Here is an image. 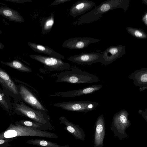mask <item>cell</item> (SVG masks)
<instances>
[{
    "label": "cell",
    "mask_w": 147,
    "mask_h": 147,
    "mask_svg": "<svg viewBox=\"0 0 147 147\" xmlns=\"http://www.w3.org/2000/svg\"><path fill=\"white\" fill-rule=\"evenodd\" d=\"M97 102L89 101H67L55 104L54 106L71 111L86 113L96 109Z\"/></svg>",
    "instance_id": "6"
},
{
    "label": "cell",
    "mask_w": 147,
    "mask_h": 147,
    "mask_svg": "<svg viewBox=\"0 0 147 147\" xmlns=\"http://www.w3.org/2000/svg\"><path fill=\"white\" fill-rule=\"evenodd\" d=\"M0 82L3 86L15 95L20 96L18 87L9 76L1 68L0 69Z\"/></svg>",
    "instance_id": "16"
},
{
    "label": "cell",
    "mask_w": 147,
    "mask_h": 147,
    "mask_svg": "<svg viewBox=\"0 0 147 147\" xmlns=\"http://www.w3.org/2000/svg\"><path fill=\"white\" fill-rule=\"evenodd\" d=\"M4 95L3 93L0 92V103L1 105L4 107L6 110H8L10 108L8 103L6 101V100L4 97Z\"/></svg>",
    "instance_id": "26"
},
{
    "label": "cell",
    "mask_w": 147,
    "mask_h": 147,
    "mask_svg": "<svg viewBox=\"0 0 147 147\" xmlns=\"http://www.w3.org/2000/svg\"><path fill=\"white\" fill-rule=\"evenodd\" d=\"M30 57L42 64L51 71H63L71 69L70 65L61 59L39 55H31Z\"/></svg>",
    "instance_id": "7"
},
{
    "label": "cell",
    "mask_w": 147,
    "mask_h": 147,
    "mask_svg": "<svg viewBox=\"0 0 147 147\" xmlns=\"http://www.w3.org/2000/svg\"><path fill=\"white\" fill-rule=\"evenodd\" d=\"M129 3V0H107L102 2L91 11L81 16L73 24L81 25L94 22L102 17V14L117 8H122L126 12Z\"/></svg>",
    "instance_id": "1"
},
{
    "label": "cell",
    "mask_w": 147,
    "mask_h": 147,
    "mask_svg": "<svg viewBox=\"0 0 147 147\" xmlns=\"http://www.w3.org/2000/svg\"><path fill=\"white\" fill-rule=\"evenodd\" d=\"M146 89H147V86L141 87L140 88L139 90L140 91H141Z\"/></svg>",
    "instance_id": "31"
},
{
    "label": "cell",
    "mask_w": 147,
    "mask_h": 147,
    "mask_svg": "<svg viewBox=\"0 0 147 147\" xmlns=\"http://www.w3.org/2000/svg\"><path fill=\"white\" fill-rule=\"evenodd\" d=\"M21 99L33 108L42 111H47L33 94L22 84L18 86Z\"/></svg>",
    "instance_id": "11"
},
{
    "label": "cell",
    "mask_w": 147,
    "mask_h": 147,
    "mask_svg": "<svg viewBox=\"0 0 147 147\" xmlns=\"http://www.w3.org/2000/svg\"><path fill=\"white\" fill-rule=\"evenodd\" d=\"M7 1L11 2H12L16 3H24L29 2H32L31 0H4Z\"/></svg>",
    "instance_id": "28"
},
{
    "label": "cell",
    "mask_w": 147,
    "mask_h": 147,
    "mask_svg": "<svg viewBox=\"0 0 147 147\" xmlns=\"http://www.w3.org/2000/svg\"><path fill=\"white\" fill-rule=\"evenodd\" d=\"M102 87V84H94L78 90L61 92L59 93V95L62 97H72L89 94L98 91Z\"/></svg>",
    "instance_id": "15"
},
{
    "label": "cell",
    "mask_w": 147,
    "mask_h": 147,
    "mask_svg": "<svg viewBox=\"0 0 147 147\" xmlns=\"http://www.w3.org/2000/svg\"><path fill=\"white\" fill-rule=\"evenodd\" d=\"M28 45L35 52L46 54L50 57L60 59L65 58L63 55L55 52L48 46L30 42L28 43Z\"/></svg>",
    "instance_id": "18"
},
{
    "label": "cell",
    "mask_w": 147,
    "mask_h": 147,
    "mask_svg": "<svg viewBox=\"0 0 147 147\" xmlns=\"http://www.w3.org/2000/svg\"><path fill=\"white\" fill-rule=\"evenodd\" d=\"M71 0H55L50 5H56L59 4L71 1Z\"/></svg>",
    "instance_id": "27"
},
{
    "label": "cell",
    "mask_w": 147,
    "mask_h": 147,
    "mask_svg": "<svg viewBox=\"0 0 147 147\" xmlns=\"http://www.w3.org/2000/svg\"><path fill=\"white\" fill-rule=\"evenodd\" d=\"M0 15L10 21L18 22H24V18L18 11L7 6L0 7Z\"/></svg>",
    "instance_id": "19"
},
{
    "label": "cell",
    "mask_w": 147,
    "mask_h": 147,
    "mask_svg": "<svg viewBox=\"0 0 147 147\" xmlns=\"http://www.w3.org/2000/svg\"><path fill=\"white\" fill-rule=\"evenodd\" d=\"M102 54L96 52L82 53L74 55L68 58L70 61L79 64L90 65L93 63L101 61Z\"/></svg>",
    "instance_id": "10"
},
{
    "label": "cell",
    "mask_w": 147,
    "mask_h": 147,
    "mask_svg": "<svg viewBox=\"0 0 147 147\" xmlns=\"http://www.w3.org/2000/svg\"><path fill=\"white\" fill-rule=\"evenodd\" d=\"M126 53L125 47L119 45L111 46L105 50L102 54L101 63L109 65L123 56Z\"/></svg>",
    "instance_id": "8"
},
{
    "label": "cell",
    "mask_w": 147,
    "mask_h": 147,
    "mask_svg": "<svg viewBox=\"0 0 147 147\" xmlns=\"http://www.w3.org/2000/svg\"><path fill=\"white\" fill-rule=\"evenodd\" d=\"M15 123L42 131H46L48 130H51L48 127L32 121L23 120L19 121H16L15 122Z\"/></svg>",
    "instance_id": "21"
},
{
    "label": "cell",
    "mask_w": 147,
    "mask_h": 147,
    "mask_svg": "<svg viewBox=\"0 0 147 147\" xmlns=\"http://www.w3.org/2000/svg\"><path fill=\"white\" fill-rule=\"evenodd\" d=\"M100 41V39L91 37H75L65 40L62 46L63 48L71 49H81L87 47L90 44Z\"/></svg>",
    "instance_id": "9"
},
{
    "label": "cell",
    "mask_w": 147,
    "mask_h": 147,
    "mask_svg": "<svg viewBox=\"0 0 147 147\" xmlns=\"http://www.w3.org/2000/svg\"><path fill=\"white\" fill-rule=\"evenodd\" d=\"M60 124L65 125V129L74 136L76 139L84 141L85 139V133L79 125L75 124L68 121L64 116L59 118Z\"/></svg>",
    "instance_id": "14"
},
{
    "label": "cell",
    "mask_w": 147,
    "mask_h": 147,
    "mask_svg": "<svg viewBox=\"0 0 147 147\" xmlns=\"http://www.w3.org/2000/svg\"><path fill=\"white\" fill-rule=\"evenodd\" d=\"M17 138H7L0 139V147H7L9 146H13V145L10 144L9 142L16 139Z\"/></svg>",
    "instance_id": "25"
},
{
    "label": "cell",
    "mask_w": 147,
    "mask_h": 147,
    "mask_svg": "<svg viewBox=\"0 0 147 147\" xmlns=\"http://www.w3.org/2000/svg\"><path fill=\"white\" fill-rule=\"evenodd\" d=\"M142 21L147 26V11H146L142 17Z\"/></svg>",
    "instance_id": "29"
},
{
    "label": "cell",
    "mask_w": 147,
    "mask_h": 147,
    "mask_svg": "<svg viewBox=\"0 0 147 147\" xmlns=\"http://www.w3.org/2000/svg\"><path fill=\"white\" fill-rule=\"evenodd\" d=\"M27 144L43 147H65L50 141L42 139H31L28 140Z\"/></svg>",
    "instance_id": "23"
},
{
    "label": "cell",
    "mask_w": 147,
    "mask_h": 147,
    "mask_svg": "<svg viewBox=\"0 0 147 147\" xmlns=\"http://www.w3.org/2000/svg\"><path fill=\"white\" fill-rule=\"evenodd\" d=\"M57 82L76 84H89L100 81L98 77L77 67L61 72L57 76Z\"/></svg>",
    "instance_id": "3"
},
{
    "label": "cell",
    "mask_w": 147,
    "mask_h": 147,
    "mask_svg": "<svg viewBox=\"0 0 147 147\" xmlns=\"http://www.w3.org/2000/svg\"><path fill=\"white\" fill-rule=\"evenodd\" d=\"M12 104L15 112L18 114L28 117L33 121L42 124L49 127L51 130L53 129L46 112L32 108L22 102Z\"/></svg>",
    "instance_id": "4"
},
{
    "label": "cell",
    "mask_w": 147,
    "mask_h": 147,
    "mask_svg": "<svg viewBox=\"0 0 147 147\" xmlns=\"http://www.w3.org/2000/svg\"><path fill=\"white\" fill-rule=\"evenodd\" d=\"M128 116V112L123 109L115 114L113 117L111 130L114 136L120 140L127 137L125 131L131 124Z\"/></svg>",
    "instance_id": "5"
},
{
    "label": "cell",
    "mask_w": 147,
    "mask_h": 147,
    "mask_svg": "<svg viewBox=\"0 0 147 147\" xmlns=\"http://www.w3.org/2000/svg\"><path fill=\"white\" fill-rule=\"evenodd\" d=\"M32 136L57 139L58 137L55 134L36 129L16 123H11L4 131L0 134V139L20 136Z\"/></svg>",
    "instance_id": "2"
},
{
    "label": "cell",
    "mask_w": 147,
    "mask_h": 147,
    "mask_svg": "<svg viewBox=\"0 0 147 147\" xmlns=\"http://www.w3.org/2000/svg\"><path fill=\"white\" fill-rule=\"evenodd\" d=\"M95 5V2L88 0H79L70 7L69 14L72 16L76 17L85 13Z\"/></svg>",
    "instance_id": "13"
},
{
    "label": "cell",
    "mask_w": 147,
    "mask_h": 147,
    "mask_svg": "<svg viewBox=\"0 0 147 147\" xmlns=\"http://www.w3.org/2000/svg\"><path fill=\"white\" fill-rule=\"evenodd\" d=\"M94 139V147H102L105 135V127L104 116L102 114L97 118L95 123Z\"/></svg>",
    "instance_id": "12"
},
{
    "label": "cell",
    "mask_w": 147,
    "mask_h": 147,
    "mask_svg": "<svg viewBox=\"0 0 147 147\" xmlns=\"http://www.w3.org/2000/svg\"><path fill=\"white\" fill-rule=\"evenodd\" d=\"M143 3L147 5V0H142Z\"/></svg>",
    "instance_id": "32"
},
{
    "label": "cell",
    "mask_w": 147,
    "mask_h": 147,
    "mask_svg": "<svg viewBox=\"0 0 147 147\" xmlns=\"http://www.w3.org/2000/svg\"><path fill=\"white\" fill-rule=\"evenodd\" d=\"M141 111L140 113L143 117L145 120L147 122V109H145L144 111H143L141 110H140Z\"/></svg>",
    "instance_id": "30"
},
{
    "label": "cell",
    "mask_w": 147,
    "mask_h": 147,
    "mask_svg": "<svg viewBox=\"0 0 147 147\" xmlns=\"http://www.w3.org/2000/svg\"><path fill=\"white\" fill-rule=\"evenodd\" d=\"M1 63L18 70L24 72H31L30 68L17 60H14L11 61L4 62L1 61Z\"/></svg>",
    "instance_id": "22"
},
{
    "label": "cell",
    "mask_w": 147,
    "mask_h": 147,
    "mask_svg": "<svg viewBox=\"0 0 147 147\" xmlns=\"http://www.w3.org/2000/svg\"><path fill=\"white\" fill-rule=\"evenodd\" d=\"M54 22L53 13H51L49 16L42 19L41 24L42 32L43 34L49 33L51 30Z\"/></svg>",
    "instance_id": "20"
},
{
    "label": "cell",
    "mask_w": 147,
    "mask_h": 147,
    "mask_svg": "<svg viewBox=\"0 0 147 147\" xmlns=\"http://www.w3.org/2000/svg\"><path fill=\"white\" fill-rule=\"evenodd\" d=\"M134 81V84L140 87L147 86V68H142L135 71L128 76Z\"/></svg>",
    "instance_id": "17"
},
{
    "label": "cell",
    "mask_w": 147,
    "mask_h": 147,
    "mask_svg": "<svg viewBox=\"0 0 147 147\" xmlns=\"http://www.w3.org/2000/svg\"><path fill=\"white\" fill-rule=\"evenodd\" d=\"M65 147H69L67 146H65Z\"/></svg>",
    "instance_id": "34"
},
{
    "label": "cell",
    "mask_w": 147,
    "mask_h": 147,
    "mask_svg": "<svg viewBox=\"0 0 147 147\" xmlns=\"http://www.w3.org/2000/svg\"><path fill=\"white\" fill-rule=\"evenodd\" d=\"M0 49H3V48L4 47V46L3 44H2L1 43H0Z\"/></svg>",
    "instance_id": "33"
},
{
    "label": "cell",
    "mask_w": 147,
    "mask_h": 147,
    "mask_svg": "<svg viewBox=\"0 0 147 147\" xmlns=\"http://www.w3.org/2000/svg\"><path fill=\"white\" fill-rule=\"evenodd\" d=\"M126 29L129 34L138 39H145L147 38V34L141 28L127 27Z\"/></svg>",
    "instance_id": "24"
}]
</instances>
